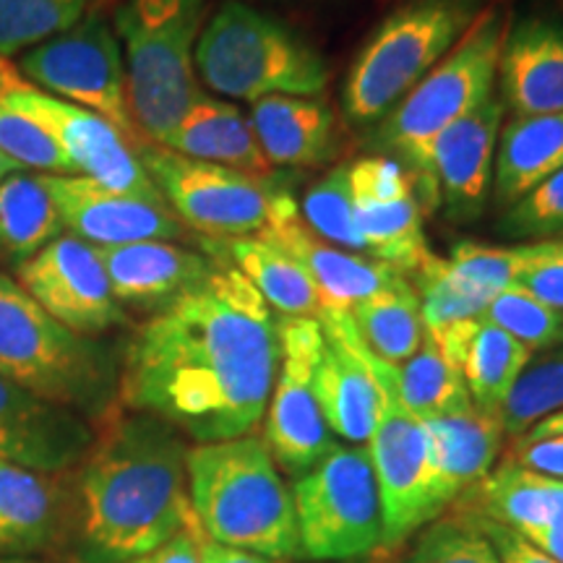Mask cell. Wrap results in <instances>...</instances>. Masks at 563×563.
Listing matches in <instances>:
<instances>
[{
	"label": "cell",
	"mask_w": 563,
	"mask_h": 563,
	"mask_svg": "<svg viewBox=\"0 0 563 563\" xmlns=\"http://www.w3.org/2000/svg\"><path fill=\"white\" fill-rule=\"evenodd\" d=\"M279 371V321L235 266L220 264L133 332L121 402L199 443L249 435Z\"/></svg>",
	"instance_id": "obj_1"
},
{
	"label": "cell",
	"mask_w": 563,
	"mask_h": 563,
	"mask_svg": "<svg viewBox=\"0 0 563 563\" xmlns=\"http://www.w3.org/2000/svg\"><path fill=\"white\" fill-rule=\"evenodd\" d=\"M188 446L152 415L112 410L79 464L74 493L81 563L150 559L194 522Z\"/></svg>",
	"instance_id": "obj_2"
},
{
	"label": "cell",
	"mask_w": 563,
	"mask_h": 563,
	"mask_svg": "<svg viewBox=\"0 0 563 563\" xmlns=\"http://www.w3.org/2000/svg\"><path fill=\"white\" fill-rule=\"evenodd\" d=\"M188 496L211 543L290 561L302 555L292 493L258 435L188 449Z\"/></svg>",
	"instance_id": "obj_3"
},
{
	"label": "cell",
	"mask_w": 563,
	"mask_h": 563,
	"mask_svg": "<svg viewBox=\"0 0 563 563\" xmlns=\"http://www.w3.org/2000/svg\"><path fill=\"white\" fill-rule=\"evenodd\" d=\"M0 376L95 420L115 407L118 368L110 350L55 321L5 274H0Z\"/></svg>",
	"instance_id": "obj_4"
},
{
	"label": "cell",
	"mask_w": 563,
	"mask_h": 563,
	"mask_svg": "<svg viewBox=\"0 0 563 563\" xmlns=\"http://www.w3.org/2000/svg\"><path fill=\"white\" fill-rule=\"evenodd\" d=\"M203 11V0H123L115 9L129 108L139 133L152 144L165 146L203 97L194 66Z\"/></svg>",
	"instance_id": "obj_5"
},
{
	"label": "cell",
	"mask_w": 563,
	"mask_h": 563,
	"mask_svg": "<svg viewBox=\"0 0 563 563\" xmlns=\"http://www.w3.org/2000/svg\"><path fill=\"white\" fill-rule=\"evenodd\" d=\"M194 66L211 91L235 100L316 97L327 89L323 55L285 21L228 0L201 26Z\"/></svg>",
	"instance_id": "obj_6"
},
{
	"label": "cell",
	"mask_w": 563,
	"mask_h": 563,
	"mask_svg": "<svg viewBox=\"0 0 563 563\" xmlns=\"http://www.w3.org/2000/svg\"><path fill=\"white\" fill-rule=\"evenodd\" d=\"M481 13V0H410L394 9L352 60L342 89L344 115L357 125L382 123Z\"/></svg>",
	"instance_id": "obj_7"
},
{
	"label": "cell",
	"mask_w": 563,
	"mask_h": 563,
	"mask_svg": "<svg viewBox=\"0 0 563 563\" xmlns=\"http://www.w3.org/2000/svg\"><path fill=\"white\" fill-rule=\"evenodd\" d=\"M319 321L365 365L378 389L376 422L368 439V456L382 488L386 517V548L405 543L420 527L443 511L435 490L431 441L422 420L407 410L391 382L389 365L363 347L350 313H321Z\"/></svg>",
	"instance_id": "obj_8"
},
{
	"label": "cell",
	"mask_w": 563,
	"mask_h": 563,
	"mask_svg": "<svg viewBox=\"0 0 563 563\" xmlns=\"http://www.w3.org/2000/svg\"><path fill=\"white\" fill-rule=\"evenodd\" d=\"M136 157L178 220L203 238H249L298 217V201L279 178H253L232 167L183 157L159 144L136 146Z\"/></svg>",
	"instance_id": "obj_9"
},
{
	"label": "cell",
	"mask_w": 563,
	"mask_h": 563,
	"mask_svg": "<svg viewBox=\"0 0 563 563\" xmlns=\"http://www.w3.org/2000/svg\"><path fill=\"white\" fill-rule=\"evenodd\" d=\"M504 37L501 13L483 11L452 53L384 118L371 146L397 154L412 173L443 129L490 100Z\"/></svg>",
	"instance_id": "obj_10"
},
{
	"label": "cell",
	"mask_w": 563,
	"mask_h": 563,
	"mask_svg": "<svg viewBox=\"0 0 563 563\" xmlns=\"http://www.w3.org/2000/svg\"><path fill=\"white\" fill-rule=\"evenodd\" d=\"M300 551L313 561H352L386 545V517L376 470L365 446L334 443L292 481Z\"/></svg>",
	"instance_id": "obj_11"
},
{
	"label": "cell",
	"mask_w": 563,
	"mask_h": 563,
	"mask_svg": "<svg viewBox=\"0 0 563 563\" xmlns=\"http://www.w3.org/2000/svg\"><path fill=\"white\" fill-rule=\"evenodd\" d=\"M19 70L47 95L104 118L133 150L144 144L129 108L121 42L102 13L91 11L68 32L26 51Z\"/></svg>",
	"instance_id": "obj_12"
},
{
	"label": "cell",
	"mask_w": 563,
	"mask_h": 563,
	"mask_svg": "<svg viewBox=\"0 0 563 563\" xmlns=\"http://www.w3.org/2000/svg\"><path fill=\"white\" fill-rule=\"evenodd\" d=\"M0 95L42 131L51 133L74 173L100 183L110 191L141 196V199H162L150 175L141 167L136 150L115 125L79 104H70L34 87L3 55H0Z\"/></svg>",
	"instance_id": "obj_13"
},
{
	"label": "cell",
	"mask_w": 563,
	"mask_h": 563,
	"mask_svg": "<svg viewBox=\"0 0 563 563\" xmlns=\"http://www.w3.org/2000/svg\"><path fill=\"white\" fill-rule=\"evenodd\" d=\"M327 344L319 319L279 321V371L266 405L264 443L287 475L300 477L334 449V433L323 420L316 368Z\"/></svg>",
	"instance_id": "obj_14"
},
{
	"label": "cell",
	"mask_w": 563,
	"mask_h": 563,
	"mask_svg": "<svg viewBox=\"0 0 563 563\" xmlns=\"http://www.w3.org/2000/svg\"><path fill=\"white\" fill-rule=\"evenodd\" d=\"M504 102L490 100L443 129L410 173L418 199L428 209L443 207L456 224L475 222L488 207Z\"/></svg>",
	"instance_id": "obj_15"
},
{
	"label": "cell",
	"mask_w": 563,
	"mask_h": 563,
	"mask_svg": "<svg viewBox=\"0 0 563 563\" xmlns=\"http://www.w3.org/2000/svg\"><path fill=\"white\" fill-rule=\"evenodd\" d=\"M21 290L40 302L55 321L84 336L129 323L112 295L100 251L81 238L63 232L16 266Z\"/></svg>",
	"instance_id": "obj_16"
},
{
	"label": "cell",
	"mask_w": 563,
	"mask_h": 563,
	"mask_svg": "<svg viewBox=\"0 0 563 563\" xmlns=\"http://www.w3.org/2000/svg\"><path fill=\"white\" fill-rule=\"evenodd\" d=\"M350 167L352 211L365 256L412 274L428 256L422 211L410 173L391 157H363Z\"/></svg>",
	"instance_id": "obj_17"
},
{
	"label": "cell",
	"mask_w": 563,
	"mask_h": 563,
	"mask_svg": "<svg viewBox=\"0 0 563 563\" xmlns=\"http://www.w3.org/2000/svg\"><path fill=\"white\" fill-rule=\"evenodd\" d=\"M63 228L97 249L141 241H175L183 222L165 199L118 194L84 175H45Z\"/></svg>",
	"instance_id": "obj_18"
},
{
	"label": "cell",
	"mask_w": 563,
	"mask_h": 563,
	"mask_svg": "<svg viewBox=\"0 0 563 563\" xmlns=\"http://www.w3.org/2000/svg\"><path fill=\"white\" fill-rule=\"evenodd\" d=\"M97 433L79 412L45 402L0 376V460L58 475L79 467Z\"/></svg>",
	"instance_id": "obj_19"
},
{
	"label": "cell",
	"mask_w": 563,
	"mask_h": 563,
	"mask_svg": "<svg viewBox=\"0 0 563 563\" xmlns=\"http://www.w3.org/2000/svg\"><path fill=\"white\" fill-rule=\"evenodd\" d=\"M97 251L115 300L154 313L196 290L220 266L203 251L170 241H141Z\"/></svg>",
	"instance_id": "obj_20"
},
{
	"label": "cell",
	"mask_w": 563,
	"mask_h": 563,
	"mask_svg": "<svg viewBox=\"0 0 563 563\" xmlns=\"http://www.w3.org/2000/svg\"><path fill=\"white\" fill-rule=\"evenodd\" d=\"M258 235L269 238L300 264V269L308 274L319 292L321 313H350L357 302L389 290L405 279V274L365 256V253H352L323 243L306 228V222H300V214L274 224Z\"/></svg>",
	"instance_id": "obj_21"
},
{
	"label": "cell",
	"mask_w": 563,
	"mask_h": 563,
	"mask_svg": "<svg viewBox=\"0 0 563 563\" xmlns=\"http://www.w3.org/2000/svg\"><path fill=\"white\" fill-rule=\"evenodd\" d=\"M501 102L517 118L563 112V26L525 16L506 32L498 58Z\"/></svg>",
	"instance_id": "obj_22"
},
{
	"label": "cell",
	"mask_w": 563,
	"mask_h": 563,
	"mask_svg": "<svg viewBox=\"0 0 563 563\" xmlns=\"http://www.w3.org/2000/svg\"><path fill=\"white\" fill-rule=\"evenodd\" d=\"M431 441L435 490L443 509L490 473L504 446L501 415L467 405L422 420Z\"/></svg>",
	"instance_id": "obj_23"
},
{
	"label": "cell",
	"mask_w": 563,
	"mask_h": 563,
	"mask_svg": "<svg viewBox=\"0 0 563 563\" xmlns=\"http://www.w3.org/2000/svg\"><path fill=\"white\" fill-rule=\"evenodd\" d=\"M249 123L272 167H321L336 154V115L306 97H264L251 104Z\"/></svg>",
	"instance_id": "obj_24"
},
{
	"label": "cell",
	"mask_w": 563,
	"mask_h": 563,
	"mask_svg": "<svg viewBox=\"0 0 563 563\" xmlns=\"http://www.w3.org/2000/svg\"><path fill=\"white\" fill-rule=\"evenodd\" d=\"M456 501L473 517L490 519L530 540L563 519V481L530 473L506 456Z\"/></svg>",
	"instance_id": "obj_25"
},
{
	"label": "cell",
	"mask_w": 563,
	"mask_h": 563,
	"mask_svg": "<svg viewBox=\"0 0 563 563\" xmlns=\"http://www.w3.org/2000/svg\"><path fill=\"white\" fill-rule=\"evenodd\" d=\"M201 251L235 266L256 287L266 306L290 319H319L321 300L313 282L287 251L264 235L201 238Z\"/></svg>",
	"instance_id": "obj_26"
},
{
	"label": "cell",
	"mask_w": 563,
	"mask_h": 563,
	"mask_svg": "<svg viewBox=\"0 0 563 563\" xmlns=\"http://www.w3.org/2000/svg\"><path fill=\"white\" fill-rule=\"evenodd\" d=\"M165 146L183 157L232 167V170L253 175V178L269 180L282 175L264 157L249 118L235 104L207 95L186 112Z\"/></svg>",
	"instance_id": "obj_27"
},
{
	"label": "cell",
	"mask_w": 563,
	"mask_h": 563,
	"mask_svg": "<svg viewBox=\"0 0 563 563\" xmlns=\"http://www.w3.org/2000/svg\"><path fill=\"white\" fill-rule=\"evenodd\" d=\"M559 170H563V112L506 123L493 165V194L501 207H511Z\"/></svg>",
	"instance_id": "obj_28"
},
{
	"label": "cell",
	"mask_w": 563,
	"mask_h": 563,
	"mask_svg": "<svg viewBox=\"0 0 563 563\" xmlns=\"http://www.w3.org/2000/svg\"><path fill=\"white\" fill-rule=\"evenodd\" d=\"M316 394L329 431L352 446L368 443L376 422L378 389L365 365L329 332L316 368Z\"/></svg>",
	"instance_id": "obj_29"
},
{
	"label": "cell",
	"mask_w": 563,
	"mask_h": 563,
	"mask_svg": "<svg viewBox=\"0 0 563 563\" xmlns=\"http://www.w3.org/2000/svg\"><path fill=\"white\" fill-rule=\"evenodd\" d=\"M63 490L53 475L0 460V551H34L60 527Z\"/></svg>",
	"instance_id": "obj_30"
},
{
	"label": "cell",
	"mask_w": 563,
	"mask_h": 563,
	"mask_svg": "<svg viewBox=\"0 0 563 563\" xmlns=\"http://www.w3.org/2000/svg\"><path fill=\"white\" fill-rule=\"evenodd\" d=\"M350 321L363 347L389 365L410 361L426 340L420 298L407 279L357 302Z\"/></svg>",
	"instance_id": "obj_31"
},
{
	"label": "cell",
	"mask_w": 563,
	"mask_h": 563,
	"mask_svg": "<svg viewBox=\"0 0 563 563\" xmlns=\"http://www.w3.org/2000/svg\"><path fill=\"white\" fill-rule=\"evenodd\" d=\"M45 173H13L0 183V251L16 266L63 235Z\"/></svg>",
	"instance_id": "obj_32"
},
{
	"label": "cell",
	"mask_w": 563,
	"mask_h": 563,
	"mask_svg": "<svg viewBox=\"0 0 563 563\" xmlns=\"http://www.w3.org/2000/svg\"><path fill=\"white\" fill-rule=\"evenodd\" d=\"M532 355L534 352L522 342L481 319L462 361V376L473 405L488 412H501L506 397Z\"/></svg>",
	"instance_id": "obj_33"
},
{
	"label": "cell",
	"mask_w": 563,
	"mask_h": 563,
	"mask_svg": "<svg viewBox=\"0 0 563 563\" xmlns=\"http://www.w3.org/2000/svg\"><path fill=\"white\" fill-rule=\"evenodd\" d=\"M389 373L399 399L418 420H431L473 405L462 371L441 355L428 334L410 361L389 365Z\"/></svg>",
	"instance_id": "obj_34"
},
{
	"label": "cell",
	"mask_w": 563,
	"mask_h": 563,
	"mask_svg": "<svg viewBox=\"0 0 563 563\" xmlns=\"http://www.w3.org/2000/svg\"><path fill=\"white\" fill-rule=\"evenodd\" d=\"M563 410V344L527 363L501 407L506 435H525L540 420Z\"/></svg>",
	"instance_id": "obj_35"
},
{
	"label": "cell",
	"mask_w": 563,
	"mask_h": 563,
	"mask_svg": "<svg viewBox=\"0 0 563 563\" xmlns=\"http://www.w3.org/2000/svg\"><path fill=\"white\" fill-rule=\"evenodd\" d=\"M95 0H0V55L9 58L68 32Z\"/></svg>",
	"instance_id": "obj_36"
},
{
	"label": "cell",
	"mask_w": 563,
	"mask_h": 563,
	"mask_svg": "<svg viewBox=\"0 0 563 563\" xmlns=\"http://www.w3.org/2000/svg\"><path fill=\"white\" fill-rule=\"evenodd\" d=\"M418 279L420 313L426 323L428 340H441L443 334L454 332L462 323L481 319L488 302L470 292L449 269L446 258L428 253L422 264L412 272Z\"/></svg>",
	"instance_id": "obj_37"
},
{
	"label": "cell",
	"mask_w": 563,
	"mask_h": 563,
	"mask_svg": "<svg viewBox=\"0 0 563 563\" xmlns=\"http://www.w3.org/2000/svg\"><path fill=\"white\" fill-rule=\"evenodd\" d=\"M302 217H306V228L323 243L352 253H365L363 238L355 224V211H352L347 165L332 167L308 188L302 196Z\"/></svg>",
	"instance_id": "obj_38"
},
{
	"label": "cell",
	"mask_w": 563,
	"mask_h": 563,
	"mask_svg": "<svg viewBox=\"0 0 563 563\" xmlns=\"http://www.w3.org/2000/svg\"><path fill=\"white\" fill-rule=\"evenodd\" d=\"M483 321L522 342L530 352L553 350L563 344V313L519 287L496 295L483 311Z\"/></svg>",
	"instance_id": "obj_39"
},
{
	"label": "cell",
	"mask_w": 563,
	"mask_h": 563,
	"mask_svg": "<svg viewBox=\"0 0 563 563\" xmlns=\"http://www.w3.org/2000/svg\"><path fill=\"white\" fill-rule=\"evenodd\" d=\"M519 262H522L519 245H514V249H490V245L473 241L456 243L446 258L454 277L485 302L517 287Z\"/></svg>",
	"instance_id": "obj_40"
},
{
	"label": "cell",
	"mask_w": 563,
	"mask_h": 563,
	"mask_svg": "<svg viewBox=\"0 0 563 563\" xmlns=\"http://www.w3.org/2000/svg\"><path fill=\"white\" fill-rule=\"evenodd\" d=\"M0 150L24 170H40L45 175H76L66 154L51 133L30 121L19 108L0 95Z\"/></svg>",
	"instance_id": "obj_41"
},
{
	"label": "cell",
	"mask_w": 563,
	"mask_h": 563,
	"mask_svg": "<svg viewBox=\"0 0 563 563\" xmlns=\"http://www.w3.org/2000/svg\"><path fill=\"white\" fill-rule=\"evenodd\" d=\"M498 232L514 241L532 243L563 238V170L506 207Z\"/></svg>",
	"instance_id": "obj_42"
},
{
	"label": "cell",
	"mask_w": 563,
	"mask_h": 563,
	"mask_svg": "<svg viewBox=\"0 0 563 563\" xmlns=\"http://www.w3.org/2000/svg\"><path fill=\"white\" fill-rule=\"evenodd\" d=\"M402 563H501L473 517L433 522Z\"/></svg>",
	"instance_id": "obj_43"
},
{
	"label": "cell",
	"mask_w": 563,
	"mask_h": 563,
	"mask_svg": "<svg viewBox=\"0 0 563 563\" xmlns=\"http://www.w3.org/2000/svg\"><path fill=\"white\" fill-rule=\"evenodd\" d=\"M517 287L563 313V238L522 243Z\"/></svg>",
	"instance_id": "obj_44"
},
{
	"label": "cell",
	"mask_w": 563,
	"mask_h": 563,
	"mask_svg": "<svg viewBox=\"0 0 563 563\" xmlns=\"http://www.w3.org/2000/svg\"><path fill=\"white\" fill-rule=\"evenodd\" d=\"M506 456L530 473L563 481V433L545 439H517Z\"/></svg>",
	"instance_id": "obj_45"
},
{
	"label": "cell",
	"mask_w": 563,
	"mask_h": 563,
	"mask_svg": "<svg viewBox=\"0 0 563 563\" xmlns=\"http://www.w3.org/2000/svg\"><path fill=\"white\" fill-rule=\"evenodd\" d=\"M467 517H473V514H467ZM473 522L481 527V532L490 540L493 551H496L501 563H559L553 561L551 555H545L543 551H538V548L527 543L522 534L509 530V527L496 525L483 517H473Z\"/></svg>",
	"instance_id": "obj_46"
},
{
	"label": "cell",
	"mask_w": 563,
	"mask_h": 563,
	"mask_svg": "<svg viewBox=\"0 0 563 563\" xmlns=\"http://www.w3.org/2000/svg\"><path fill=\"white\" fill-rule=\"evenodd\" d=\"M203 563H287V561H274L264 559V555L235 551V548H224L211 543V540L203 538Z\"/></svg>",
	"instance_id": "obj_47"
},
{
	"label": "cell",
	"mask_w": 563,
	"mask_h": 563,
	"mask_svg": "<svg viewBox=\"0 0 563 563\" xmlns=\"http://www.w3.org/2000/svg\"><path fill=\"white\" fill-rule=\"evenodd\" d=\"M527 543L538 548V551H543L545 555H551L553 561L563 563V519L548 527V530L538 532L534 538L527 540Z\"/></svg>",
	"instance_id": "obj_48"
},
{
	"label": "cell",
	"mask_w": 563,
	"mask_h": 563,
	"mask_svg": "<svg viewBox=\"0 0 563 563\" xmlns=\"http://www.w3.org/2000/svg\"><path fill=\"white\" fill-rule=\"evenodd\" d=\"M555 433H563V410L551 415V418L540 420L538 426H532L530 431L519 435V439H545V435H555Z\"/></svg>",
	"instance_id": "obj_49"
},
{
	"label": "cell",
	"mask_w": 563,
	"mask_h": 563,
	"mask_svg": "<svg viewBox=\"0 0 563 563\" xmlns=\"http://www.w3.org/2000/svg\"><path fill=\"white\" fill-rule=\"evenodd\" d=\"M19 170H24V167H19L16 162H13L9 154H5L3 150H0V183H3L5 178H9V175H13V173H19Z\"/></svg>",
	"instance_id": "obj_50"
},
{
	"label": "cell",
	"mask_w": 563,
	"mask_h": 563,
	"mask_svg": "<svg viewBox=\"0 0 563 563\" xmlns=\"http://www.w3.org/2000/svg\"><path fill=\"white\" fill-rule=\"evenodd\" d=\"M368 563H402V559H397V555L386 553V555H382V559H373V561H368Z\"/></svg>",
	"instance_id": "obj_51"
},
{
	"label": "cell",
	"mask_w": 563,
	"mask_h": 563,
	"mask_svg": "<svg viewBox=\"0 0 563 563\" xmlns=\"http://www.w3.org/2000/svg\"><path fill=\"white\" fill-rule=\"evenodd\" d=\"M0 563H34V561H0Z\"/></svg>",
	"instance_id": "obj_52"
},
{
	"label": "cell",
	"mask_w": 563,
	"mask_h": 563,
	"mask_svg": "<svg viewBox=\"0 0 563 563\" xmlns=\"http://www.w3.org/2000/svg\"><path fill=\"white\" fill-rule=\"evenodd\" d=\"M131 563H150V559H141V561H131Z\"/></svg>",
	"instance_id": "obj_53"
}]
</instances>
